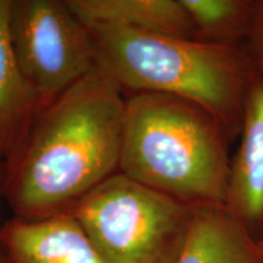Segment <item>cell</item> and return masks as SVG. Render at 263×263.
I'll use <instances>...</instances> for the list:
<instances>
[{
    "label": "cell",
    "instance_id": "52a82bcc",
    "mask_svg": "<svg viewBox=\"0 0 263 263\" xmlns=\"http://www.w3.org/2000/svg\"><path fill=\"white\" fill-rule=\"evenodd\" d=\"M240 144L230 160L226 206L258 240H263V82L246 100Z\"/></svg>",
    "mask_w": 263,
    "mask_h": 263
},
{
    "label": "cell",
    "instance_id": "3957f363",
    "mask_svg": "<svg viewBox=\"0 0 263 263\" xmlns=\"http://www.w3.org/2000/svg\"><path fill=\"white\" fill-rule=\"evenodd\" d=\"M232 143L213 115L186 99L126 95L120 172L193 207L226 205Z\"/></svg>",
    "mask_w": 263,
    "mask_h": 263
},
{
    "label": "cell",
    "instance_id": "7c38bea8",
    "mask_svg": "<svg viewBox=\"0 0 263 263\" xmlns=\"http://www.w3.org/2000/svg\"><path fill=\"white\" fill-rule=\"evenodd\" d=\"M245 44L254 61L259 81L263 82V0H256L254 24Z\"/></svg>",
    "mask_w": 263,
    "mask_h": 263
},
{
    "label": "cell",
    "instance_id": "5b68a950",
    "mask_svg": "<svg viewBox=\"0 0 263 263\" xmlns=\"http://www.w3.org/2000/svg\"><path fill=\"white\" fill-rule=\"evenodd\" d=\"M16 60L43 106L94 71L93 38L65 0H11Z\"/></svg>",
    "mask_w": 263,
    "mask_h": 263
},
{
    "label": "cell",
    "instance_id": "9c48e42d",
    "mask_svg": "<svg viewBox=\"0 0 263 263\" xmlns=\"http://www.w3.org/2000/svg\"><path fill=\"white\" fill-rule=\"evenodd\" d=\"M85 26H115L167 37L196 39L182 0H65Z\"/></svg>",
    "mask_w": 263,
    "mask_h": 263
},
{
    "label": "cell",
    "instance_id": "ba28073f",
    "mask_svg": "<svg viewBox=\"0 0 263 263\" xmlns=\"http://www.w3.org/2000/svg\"><path fill=\"white\" fill-rule=\"evenodd\" d=\"M173 263H263V242L226 205L199 206Z\"/></svg>",
    "mask_w": 263,
    "mask_h": 263
},
{
    "label": "cell",
    "instance_id": "8992f818",
    "mask_svg": "<svg viewBox=\"0 0 263 263\" xmlns=\"http://www.w3.org/2000/svg\"><path fill=\"white\" fill-rule=\"evenodd\" d=\"M3 263H108L71 213L37 219L12 218L0 227Z\"/></svg>",
    "mask_w": 263,
    "mask_h": 263
},
{
    "label": "cell",
    "instance_id": "4fadbf2b",
    "mask_svg": "<svg viewBox=\"0 0 263 263\" xmlns=\"http://www.w3.org/2000/svg\"><path fill=\"white\" fill-rule=\"evenodd\" d=\"M0 196H2V164H0Z\"/></svg>",
    "mask_w": 263,
    "mask_h": 263
},
{
    "label": "cell",
    "instance_id": "277c9868",
    "mask_svg": "<svg viewBox=\"0 0 263 263\" xmlns=\"http://www.w3.org/2000/svg\"><path fill=\"white\" fill-rule=\"evenodd\" d=\"M194 210L117 172L70 213L108 263H173Z\"/></svg>",
    "mask_w": 263,
    "mask_h": 263
},
{
    "label": "cell",
    "instance_id": "6da1fadb",
    "mask_svg": "<svg viewBox=\"0 0 263 263\" xmlns=\"http://www.w3.org/2000/svg\"><path fill=\"white\" fill-rule=\"evenodd\" d=\"M126 95L97 67L44 105L2 166V196L15 218L70 213L120 172Z\"/></svg>",
    "mask_w": 263,
    "mask_h": 263
},
{
    "label": "cell",
    "instance_id": "8fae6325",
    "mask_svg": "<svg viewBox=\"0 0 263 263\" xmlns=\"http://www.w3.org/2000/svg\"><path fill=\"white\" fill-rule=\"evenodd\" d=\"M196 39L216 44H245L254 24L256 0H182Z\"/></svg>",
    "mask_w": 263,
    "mask_h": 263
},
{
    "label": "cell",
    "instance_id": "30bf717a",
    "mask_svg": "<svg viewBox=\"0 0 263 263\" xmlns=\"http://www.w3.org/2000/svg\"><path fill=\"white\" fill-rule=\"evenodd\" d=\"M11 0H0V164L14 155L43 107L16 60L10 38Z\"/></svg>",
    "mask_w": 263,
    "mask_h": 263
},
{
    "label": "cell",
    "instance_id": "7a4b0ae2",
    "mask_svg": "<svg viewBox=\"0 0 263 263\" xmlns=\"http://www.w3.org/2000/svg\"><path fill=\"white\" fill-rule=\"evenodd\" d=\"M97 66L124 95L160 93L193 101L240 136L258 74L246 44H216L115 26H88Z\"/></svg>",
    "mask_w": 263,
    "mask_h": 263
},
{
    "label": "cell",
    "instance_id": "5bb4252c",
    "mask_svg": "<svg viewBox=\"0 0 263 263\" xmlns=\"http://www.w3.org/2000/svg\"><path fill=\"white\" fill-rule=\"evenodd\" d=\"M0 263H3V262H2V259H0Z\"/></svg>",
    "mask_w": 263,
    "mask_h": 263
},
{
    "label": "cell",
    "instance_id": "9a60e30c",
    "mask_svg": "<svg viewBox=\"0 0 263 263\" xmlns=\"http://www.w3.org/2000/svg\"><path fill=\"white\" fill-rule=\"evenodd\" d=\"M262 242H263V240H262Z\"/></svg>",
    "mask_w": 263,
    "mask_h": 263
}]
</instances>
